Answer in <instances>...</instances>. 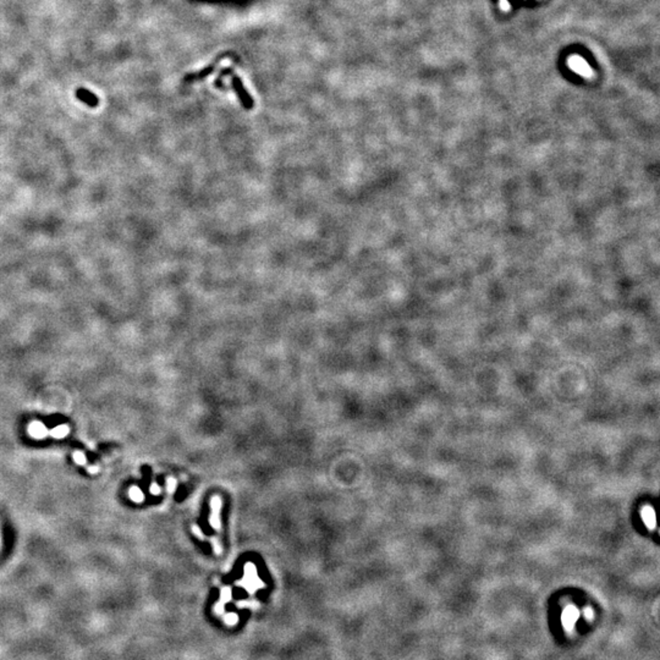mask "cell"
I'll use <instances>...</instances> for the list:
<instances>
[{
	"instance_id": "cell-1",
	"label": "cell",
	"mask_w": 660,
	"mask_h": 660,
	"mask_svg": "<svg viewBox=\"0 0 660 660\" xmlns=\"http://www.w3.org/2000/svg\"><path fill=\"white\" fill-rule=\"evenodd\" d=\"M231 86H232V90L235 91V93H236L237 97H239V99H240L241 104H242V107L245 108L246 110H251V109H253V107H254L253 98H252L251 94H249L248 92L246 91L245 86H243V83H242V81H241V79H239V77L235 76V75H234V76H232V79H231Z\"/></svg>"
},
{
	"instance_id": "cell-2",
	"label": "cell",
	"mask_w": 660,
	"mask_h": 660,
	"mask_svg": "<svg viewBox=\"0 0 660 660\" xmlns=\"http://www.w3.org/2000/svg\"><path fill=\"white\" fill-rule=\"evenodd\" d=\"M567 65L571 70L573 71L575 74L579 75L582 77H586V79H590L593 77V70L588 62L584 60L583 58H581L579 55H572L570 56L569 60H567Z\"/></svg>"
},
{
	"instance_id": "cell-3",
	"label": "cell",
	"mask_w": 660,
	"mask_h": 660,
	"mask_svg": "<svg viewBox=\"0 0 660 660\" xmlns=\"http://www.w3.org/2000/svg\"><path fill=\"white\" fill-rule=\"evenodd\" d=\"M76 96H77V98L81 100V102L85 103V104H87L88 107L96 108L97 105H98V103H99V100H98V98H97L96 94H93L90 91L85 90V88H80V90H77Z\"/></svg>"
},
{
	"instance_id": "cell-4",
	"label": "cell",
	"mask_w": 660,
	"mask_h": 660,
	"mask_svg": "<svg viewBox=\"0 0 660 660\" xmlns=\"http://www.w3.org/2000/svg\"><path fill=\"white\" fill-rule=\"evenodd\" d=\"M28 433H30L33 438L43 439L47 437L48 429L45 428L44 424L41 423V422H32V423L28 426Z\"/></svg>"
},
{
	"instance_id": "cell-5",
	"label": "cell",
	"mask_w": 660,
	"mask_h": 660,
	"mask_svg": "<svg viewBox=\"0 0 660 660\" xmlns=\"http://www.w3.org/2000/svg\"><path fill=\"white\" fill-rule=\"evenodd\" d=\"M642 518H643V522L647 524V527L649 530H654L656 526V520H655V512L652 507L645 506L643 510H642Z\"/></svg>"
},
{
	"instance_id": "cell-6",
	"label": "cell",
	"mask_w": 660,
	"mask_h": 660,
	"mask_svg": "<svg viewBox=\"0 0 660 660\" xmlns=\"http://www.w3.org/2000/svg\"><path fill=\"white\" fill-rule=\"evenodd\" d=\"M577 615H578L577 610H576L575 608H573V607L567 608V609L565 610V614H564L565 625H567V626H571V625H573L575 620L577 619Z\"/></svg>"
},
{
	"instance_id": "cell-7",
	"label": "cell",
	"mask_w": 660,
	"mask_h": 660,
	"mask_svg": "<svg viewBox=\"0 0 660 660\" xmlns=\"http://www.w3.org/2000/svg\"><path fill=\"white\" fill-rule=\"evenodd\" d=\"M69 432H70V430H69L68 426H58L50 430V435L53 438L61 439V438H65L66 435L69 434Z\"/></svg>"
},
{
	"instance_id": "cell-8",
	"label": "cell",
	"mask_w": 660,
	"mask_h": 660,
	"mask_svg": "<svg viewBox=\"0 0 660 660\" xmlns=\"http://www.w3.org/2000/svg\"><path fill=\"white\" fill-rule=\"evenodd\" d=\"M128 494H130V498L132 500L136 501V503H141V501L145 500V495H143V493L141 492L140 488L137 487H132Z\"/></svg>"
},
{
	"instance_id": "cell-9",
	"label": "cell",
	"mask_w": 660,
	"mask_h": 660,
	"mask_svg": "<svg viewBox=\"0 0 660 660\" xmlns=\"http://www.w3.org/2000/svg\"><path fill=\"white\" fill-rule=\"evenodd\" d=\"M73 457H74L75 462H76V464H79V465H86V462H87V460H86L85 454H83V452H81V451H75Z\"/></svg>"
},
{
	"instance_id": "cell-10",
	"label": "cell",
	"mask_w": 660,
	"mask_h": 660,
	"mask_svg": "<svg viewBox=\"0 0 660 660\" xmlns=\"http://www.w3.org/2000/svg\"><path fill=\"white\" fill-rule=\"evenodd\" d=\"M213 71H214V66H208V68H207L205 71H202V73H198V74L192 75L191 77H198V79H200V77H201V79H202V77H206L207 75L212 74V73H213Z\"/></svg>"
},
{
	"instance_id": "cell-11",
	"label": "cell",
	"mask_w": 660,
	"mask_h": 660,
	"mask_svg": "<svg viewBox=\"0 0 660 660\" xmlns=\"http://www.w3.org/2000/svg\"><path fill=\"white\" fill-rule=\"evenodd\" d=\"M500 9L503 11H505V13H506V11H509L510 10L509 2H507V0H500Z\"/></svg>"
},
{
	"instance_id": "cell-12",
	"label": "cell",
	"mask_w": 660,
	"mask_h": 660,
	"mask_svg": "<svg viewBox=\"0 0 660 660\" xmlns=\"http://www.w3.org/2000/svg\"><path fill=\"white\" fill-rule=\"evenodd\" d=\"M149 492H151L152 494H156V495H157V494H159V493H160V488L158 487L157 484H152L151 488H149Z\"/></svg>"
},
{
	"instance_id": "cell-13",
	"label": "cell",
	"mask_w": 660,
	"mask_h": 660,
	"mask_svg": "<svg viewBox=\"0 0 660 660\" xmlns=\"http://www.w3.org/2000/svg\"><path fill=\"white\" fill-rule=\"evenodd\" d=\"M174 486H175V481L173 478H169L168 479V490H169V492H173Z\"/></svg>"
},
{
	"instance_id": "cell-14",
	"label": "cell",
	"mask_w": 660,
	"mask_h": 660,
	"mask_svg": "<svg viewBox=\"0 0 660 660\" xmlns=\"http://www.w3.org/2000/svg\"><path fill=\"white\" fill-rule=\"evenodd\" d=\"M88 472H90V473H97V472H98V467H97V466L88 467Z\"/></svg>"
}]
</instances>
